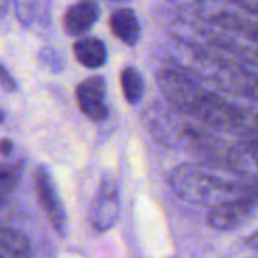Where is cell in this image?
I'll return each instance as SVG.
<instances>
[{
    "label": "cell",
    "mask_w": 258,
    "mask_h": 258,
    "mask_svg": "<svg viewBox=\"0 0 258 258\" xmlns=\"http://www.w3.org/2000/svg\"><path fill=\"white\" fill-rule=\"evenodd\" d=\"M157 83L171 106L207 125L237 130L258 124L254 112L228 101L178 70H162Z\"/></svg>",
    "instance_id": "1"
},
{
    "label": "cell",
    "mask_w": 258,
    "mask_h": 258,
    "mask_svg": "<svg viewBox=\"0 0 258 258\" xmlns=\"http://www.w3.org/2000/svg\"><path fill=\"white\" fill-rule=\"evenodd\" d=\"M171 186L183 201L200 207H215L234 197H242L239 184L230 183L194 163H181L174 168Z\"/></svg>",
    "instance_id": "2"
},
{
    "label": "cell",
    "mask_w": 258,
    "mask_h": 258,
    "mask_svg": "<svg viewBox=\"0 0 258 258\" xmlns=\"http://www.w3.org/2000/svg\"><path fill=\"white\" fill-rule=\"evenodd\" d=\"M35 192L38 197L39 207L42 209L47 221L50 222L54 233L60 237L67 233V215L56 184L47 166H39L35 172Z\"/></svg>",
    "instance_id": "3"
},
{
    "label": "cell",
    "mask_w": 258,
    "mask_h": 258,
    "mask_svg": "<svg viewBox=\"0 0 258 258\" xmlns=\"http://www.w3.org/2000/svg\"><path fill=\"white\" fill-rule=\"evenodd\" d=\"M119 218V195L113 178L104 177L89 209V224L95 231L110 230Z\"/></svg>",
    "instance_id": "4"
},
{
    "label": "cell",
    "mask_w": 258,
    "mask_h": 258,
    "mask_svg": "<svg viewBox=\"0 0 258 258\" xmlns=\"http://www.w3.org/2000/svg\"><path fill=\"white\" fill-rule=\"evenodd\" d=\"M255 210V201L248 197H239L224 201L207 215L209 225L216 231H233L245 225Z\"/></svg>",
    "instance_id": "5"
},
{
    "label": "cell",
    "mask_w": 258,
    "mask_h": 258,
    "mask_svg": "<svg viewBox=\"0 0 258 258\" xmlns=\"http://www.w3.org/2000/svg\"><path fill=\"white\" fill-rule=\"evenodd\" d=\"M76 98L82 113L94 121L101 122L109 115L106 103V82L100 76H92L83 80L76 89Z\"/></svg>",
    "instance_id": "6"
},
{
    "label": "cell",
    "mask_w": 258,
    "mask_h": 258,
    "mask_svg": "<svg viewBox=\"0 0 258 258\" xmlns=\"http://www.w3.org/2000/svg\"><path fill=\"white\" fill-rule=\"evenodd\" d=\"M100 17V6L95 0H79L63 15V29L71 36L86 35Z\"/></svg>",
    "instance_id": "7"
},
{
    "label": "cell",
    "mask_w": 258,
    "mask_h": 258,
    "mask_svg": "<svg viewBox=\"0 0 258 258\" xmlns=\"http://www.w3.org/2000/svg\"><path fill=\"white\" fill-rule=\"evenodd\" d=\"M15 14L21 24L44 29L51 20V0H14Z\"/></svg>",
    "instance_id": "8"
},
{
    "label": "cell",
    "mask_w": 258,
    "mask_h": 258,
    "mask_svg": "<svg viewBox=\"0 0 258 258\" xmlns=\"http://www.w3.org/2000/svg\"><path fill=\"white\" fill-rule=\"evenodd\" d=\"M74 56L86 68H100L107 60V50L101 39L85 36L74 44Z\"/></svg>",
    "instance_id": "9"
},
{
    "label": "cell",
    "mask_w": 258,
    "mask_h": 258,
    "mask_svg": "<svg viewBox=\"0 0 258 258\" xmlns=\"http://www.w3.org/2000/svg\"><path fill=\"white\" fill-rule=\"evenodd\" d=\"M110 29L122 42L135 45L139 39L141 27L136 14L132 9H118L110 15Z\"/></svg>",
    "instance_id": "10"
},
{
    "label": "cell",
    "mask_w": 258,
    "mask_h": 258,
    "mask_svg": "<svg viewBox=\"0 0 258 258\" xmlns=\"http://www.w3.org/2000/svg\"><path fill=\"white\" fill-rule=\"evenodd\" d=\"M29 243L20 233L0 228V258H27Z\"/></svg>",
    "instance_id": "11"
},
{
    "label": "cell",
    "mask_w": 258,
    "mask_h": 258,
    "mask_svg": "<svg viewBox=\"0 0 258 258\" xmlns=\"http://www.w3.org/2000/svg\"><path fill=\"white\" fill-rule=\"evenodd\" d=\"M121 86H122V94L125 100L130 104H138L142 100L144 95V79L141 73L133 68L127 67L121 73Z\"/></svg>",
    "instance_id": "12"
},
{
    "label": "cell",
    "mask_w": 258,
    "mask_h": 258,
    "mask_svg": "<svg viewBox=\"0 0 258 258\" xmlns=\"http://www.w3.org/2000/svg\"><path fill=\"white\" fill-rule=\"evenodd\" d=\"M18 180V169L12 166H0V206L11 195Z\"/></svg>",
    "instance_id": "13"
},
{
    "label": "cell",
    "mask_w": 258,
    "mask_h": 258,
    "mask_svg": "<svg viewBox=\"0 0 258 258\" xmlns=\"http://www.w3.org/2000/svg\"><path fill=\"white\" fill-rule=\"evenodd\" d=\"M39 62L47 70H51L53 73H57V71H60L63 68V59H62V56L56 50H53L50 47L42 48L39 51Z\"/></svg>",
    "instance_id": "14"
},
{
    "label": "cell",
    "mask_w": 258,
    "mask_h": 258,
    "mask_svg": "<svg viewBox=\"0 0 258 258\" xmlns=\"http://www.w3.org/2000/svg\"><path fill=\"white\" fill-rule=\"evenodd\" d=\"M0 86L5 91H15L17 89V82L14 80V77L11 76V73L0 63Z\"/></svg>",
    "instance_id": "15"
},
{
    "label": "cell",
    "mask_w": 258,
    "mask_h": 258,
    "mask_svg": "<svg viewBox=\"0 0 258 258\" xmlns=\"http://www.w3.org/2000/svg\"><path fill=\"white\" fill-rule=\"evenodd\" d=\"M169 2L172 5L178 6V8H183V9H195V11L203 9L209 3V0H169Z\"/></svg>",
    "instance_id": "16"
},
{
    "label": "cell",
    "mask_w": 258,
    "mask_h": 258,
    "mask_svg": "<svg viewBox=\"0 0 258 258\" xmlns=\"http://www.w3.org/2000/svg\"><path fill=\"white\" fill-rule=\"evenodd\" d=\"M12 151V142L8 139H0V154L8 156Z\"/></svg>",
    "instance_id": "17"
},
{
    "label": "cell",
    "mask_w": 258,
    "mask_h": 258,
    "mask_svg": "<svg viewBox=\"0 0 258 258\" xmlns=\"http://www.w3.org/2000/svg\"><path fill=\"white\" fill-rule=\"evenodd\" d=\"M249 150H251V153H252V154L258 156V138L252 139V141H249Z\"/></svg>",
    "instance_id": "18"
},
{
    "label": "cell",
    "mask_w": 258,
    "mask_h": 258,
    "mask_svg": "<svg viewBox=\"0 0 258 258\" xmlns=\"http://www.w3.org/2000/svg\"><path fill=\"white\" fill-rule=\"evenodd\" d=\"M9 2L11 0H0V17L8 11V6H9Z\"/></svg>",
    "instance_id": "19"
},
{
    "label": "cell",
    "mask_w": 258,
    "mask_h": 258,
    "mask_svg": "<svg viewBox=\"0 0 258 258\" xmlns=\"http://www.w3.org/2000/svg\"><path fill=\"white\" fill-rule=\"evenodd\" d=\"M3 119H5V113L0 110V122H3Z\"/></svg>",
    "instance_id": "20"
}]
</instances>
